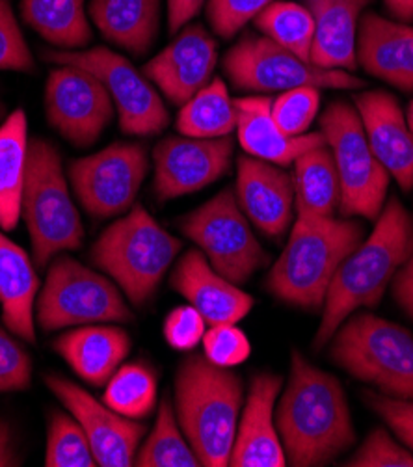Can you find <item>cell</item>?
<instances>
[{
	"label": "cell",
	"instance_id": "7dc6e473",
	"mask_svg": "<svg viewBox=\"0 0 413 467\" xmlns=\"http://www.w3.org/2000/svg\"><path fill=\"white\" fill-rule=\"evenodd\" d=\"M387 12L400 23L413 21V0H384Z\"/></svg>",
	"mask_w": 413,
	"mask_h": 467
},
{
	"label": "cell",
	"instance_id": "74e56055",
	"mask_svg": "<svg viewBox=\"0 0 413 467\" xmlns=\"http://www.w3.org/2000/svg\"><path fill=\"white\" fill-rule=\"evenodd\" d=\"M350 467H413V452L397 443L387 431L375 429L345 462Z\"/></svg>",
	"mask_w": 413,
	"mask_h": 467
},
{
	"label": "cell",
	"instance_id": "1f68e13d",
	"mask_svg": "<svg viewBox=\"0 0 413 467\" xmlns=\"http://www.w3.org/2000/svg\"><path fill=\"white\" fill-rule=\"evenodd\" d=\"M134 465L140 467H200L201 462L182 434L175 410L168 397L162 399L157 413V421L144 441L138 447Z\"/></svg>",
	"mask_w": 413,
	"mask_h": 467
},
{
	"label": "cell",
	"instance_id": "7a4b0ae2",
	"mask_svg": "<svg viewBox=\"0 0 413 467\" xmlns=\"http://www.w3.org/2000/svg\"><path fill=\"white\" fill-rule=\"evenodd\" d=\"M411 254L413 216L398 198H391L377 218L371 237L341 263L323 306L313 348L330 345L339 326L357 309L377 307Z\"/></svg>",
	"mask_w": 413,
	"mask_h": 467
},
{
	"label": "cell",
	"instance_id": "b9f144b4",
	"mask_svg": "<svg viewBox=\"0 0 413 467\" xmlns=\"http://www.w3.org/2000/svg\"><path fill=\"white\" fill-rule=\"evenodd\" d=\"M361 399L413 452V399H393L371 389L363 391Z\"/></svg>",
	"mask_w": 413,
	"mask_h": 467
},
{
	"label": "cell",
	"instance_id": "4316f807",
	"mask_svg": "<svg viewBox=\"0 0 413 467\" xmlns=\"http://www.w3.org/2000/svg\"><path fill=\"white\" fill-rule=\"evenodd\" d=\"M89 16L110 43L142 57L159 34L160 0H91Z\"/></svg>",
	"mask_w": 413,
	"mask_h": 467
},
{
	"label": "cell",
	"instance_id": "7bdbcfd3",
	"mask_svg": "<svg viewBox=\"0 0 413 467\" xmlns=\"http://www.w3.org/2000/svg\"><path fill=\"white\" fill-rule=\"evenodd\" d=\"M207 320L192 306H179L171 309L164 320V339L179 352L194 350L205 336Z\"/></svg>",
	"mask_w": 413,
	"mask_h": 467
},
{
	"label": "cell",
	"instance_id": "8992f818",
	"mask_svg": "<svg viewBox=\"0 0 413 467\" xmlns=\"http://www.w3.org/2000/svg\"><path fill=\"white\" fill-rule=\"evenodd\" d=\"M21 216L28 227L37 268L47 266L62 252L82 246L84 229L67 191L60 155L43 138L28 140Z\"/></svg>",
	"mask_w": 413,
	"mask_h": 467
},
{
	"label": "cell",
	"instance_id": "4fadbf2b",
	"mask_svg": "<svg viewBox=\"0 0 413 467\" xmlns=\"http://www.w3.org/2000/svg\"><path fill=\"white\" fill-rule=\"evenodd\" d=\"M150 171L148 151L140 144H112L103 151L71 161L67 175L82 207L96 218L129 211Z\"/></svg>",
	"mask_w": 413,
	"mask_h": 467
},
{
	"label": "cell",
	"instance_id": "cb8c5ba5",
	"mask_svg": "<svg viewBox=\"0 0 413 467\" xmlns=\"http://www.w3.org/2000/svg\"><path fill=\"white\" fill-rule=\"evenodd\" d=\"M373 0H305L315 21L311 64L323 69L354 71L361 12Z\"/></svg>",
	"mask_w": 413,
	"mask_h": 467
},
{
	"label": "cell",
	"instance_id": "60d3db41",
	"mask_svg": "<svg viewBox=\"0 0 413 467\" xmlns=\"http://www.w3.org/2000/svg\"><path fill=\"white\" fill-rule=\"evenodd\" d=\"M32 382L28 352L0 326V393L25 391Z\"/></svg>",
	"mask_w": 413,
	"mask_h": 467
},
{
	"label": "cell",
	"instance_id": "d590c367",
	"mask_svg": "<svg viewBox=\"0 0 413 467\" xmlns=\"http://www.w3.org/2000/svg\"><path fill=\"white\" fill-rule=\"evenodd\" d=\"M320 109V89L304 86L272 99V118L289 136L305 134Z\"/></svg>",
	"mask_w": 413,
	"mask_h": 467
},
{
	"label": "cell",
	"instance_id": "e575fe53",
	"mask_svg": "<svg viewBox=\"0 0 413 467\" xmlns=\"http://www.w3.org/2000/svg\"><path fill=\"white\" fill-rule=\"evenodd\" d=\"M47 467H96V456L88 436L71 413L53 411L45 451Z\"/></svg>",
	"mask_w": 413,
	"mask_h": 467
},
{
	"label": "cell",
	"instance_id": "bcb514c9",
	"mask_svg": "<svg viewBox=\"0 0 413 467\" xmlns=\"http://www.w3.org/2000/svg\"><path fill=\"white\" fill-rule=\"evenodd\" d=\"M19 465V458L14 445V434L8 423L0 421V467Z\"/></svg>",
	"mask_w": 413,
	"mask_h": 467
},
{
	"label": "cell",
	"instance_id": "e0dca14e",
	"mask_svg": "<svg viewBox=\"0 0 413 467\" xmlns=\"http://www.w3.org/2000/svg\"><path fill=\"white\" fill-rule=\"evenodd\" d=\"M216 62L218 49L212 36L201 25H191L179 30V36L142 67V73L170 103L182 107L211 82Z\"/></svg>",
	"mask_w": 413,
	"mask_h": 467
},
{
	"label": "cell",
	"instance_id": "f546056e",
	"mask_svg": "<svg viewBox=\"0 0 413 467\" xmlns=\"http://www.w3.org/2000/svg\"><path fill=\"white\" fill-rule=\"evenodd\" d=\"M21 10L25 23L57 47L80 49L94 37L84 0H23Z\"/></svg>",
	"mask_w": 413,
	"mask_h": 467
},
{
	"label": "cell",
	"instance_id": "ba28073f",
	"mask_svg": "<svg viewBox=\"0 0 413 467\" xmlns=\"http://www.w3.org/2000/svg\"><path fill=\"white\" fill-rule=\"evenodd\" d=\"M318 123L341 181V216L377 220L386 205L391 175L375 157L357 109L334 101Z\"/></svg>",
	"mask_w": 413,
	"mask_h": 467
},
{
	"label": "cell",
	"instance_id": "44dd1931",
	"mask_svg": "<svg viewBox=\"0 0 413 467\" xmlns=\"http://www.w3.org/2000/svg\"><path fill=\"white\" fill-rule=\"evenodd\" d=\"M237 202L261 233L278 239L293 222L294 181L278 164L241 157Z\"/></svg>",
	"mask_w": 413,
	"mask_h": 467
},
{
	"label": "cell",
	"instance_id": "8d00e7d4",
	"mask_svg": "<svg viewBox=\"0 0 413 467\" xmlns=\"http://www.w3.org/2000/svg\"><path fill=\"white\" fill-rule=\"evenodd\" d=\"M203 356L223 368L243 365L252 356V343L237 324L211 326L203 339Z\"/></svg>",
	"mask_w": 413,
	"mask_h": 467
},
{
	"label": "cell",
	"instance_id": "9c48e42d",
	"mask_svg": "<svg viewBox=\"0 0 413 467\" xmlns=\"http://www.w3.org/2000/svg\"><path fill=\"white\" fill-rule=\"evenodd\" d=\"M36 320L41 330L55 332L71 326L130 322L132 311L110 277L58 254L36 300Z\"/></svg>",
	"mask_w": 413,
	"mask_h": 467
},
{
	"label": "cell",
	"instance_id": "ac0fdd59",
	"mask_svg": "<svg viewBox=\"0 0 413 467\" xmlns=\"http://www.w3.org/2000/svg\"><path fill=\"white\" fill-rule=\"evenodd\" d=\"M284 379L264 370L253 377L244 411L239 419L235 445L229 465L233 467H285L287 456L275 427V400Z\"/></svg>",
	"mask_w": 413,
	"mask_h": 467
},
{
	"label": "cell",
	"instance_id": "603a6c76",
	"mask_svg": "<svg viewBox=\"0 0 413 467\" xmlns=\"http://www.w3.org/2000/svg\"><path fill=\"white\" fill-rule=\"evenodd\" d=\"M233 103L237 112L239 144L253 159L289 166L305 151L326 144L323 132H305L300 136L285 134L272 118L270 98L250 96L233 99Z\"/></svg>",
	"mask_w": 413,
	"mask_h": 467
},
{
	"label": "cell",
	"instance_id": "9a60e30c",
	"mask_svg": "<svg viewBox=\"0 0 413 467\" xmlns=\"http://www.w3.org/2000/svg\"><path fill=\"white\" fill-rule=\"evenodd\" d=\"M232 159V136H170L160 140L153 151L157 200L162 203L205 189L229 171Z\"/></svg>",
	"mask_w": 413,
	"mask_h": 467
},
{
	"label": "cell",
	"instance_id": "5bb4252c",
	"mask_svg": "<svg viewBox=\"0 0 413 467\" xmlns=\"http://www.w3.org/2000/svg\"><path fill=\"white\" fill-rule=\"evenodd\" d=\"M45 112L67 142L77 148H89L112 121L114 101L94 73L62 66L49 75Z\"/></svg>",
	"mask_w": 413,
	"mask_h": 467
},
{
	"label": "cell",
	"instance_id": "d6986e66",
	"mask_svg": "<svg viewBox=\"0 0 413 467\" xmlns=\"http://www.w3.org/2000/svg\"><path fill=\"white\" fill-rule=\"evenodd\" d=\"M354 103L375 157L404 192L413 191V130L397 98L373 89L357 93Z\"/></svg>",
	"mask_w": 413,
	"mask_h": 467
},
{
	"label": "cell",
	"instance_id": "836d02e7",
	"mask_svg": "<svg viewBox=\"0 0 413 467\" xmlns=\"http://www.w3.org/2000/svg\"><path fill=\"white\" fill-rule=\"evenodd\" d=\"M255 25L266 37L311 62L315 21L305 5L302 6L275 0L255 17Z\"/></svg>",
	"mask_w": 413,
	"mask_h": 467
},
{
	"label": "cell",
	"instance_id": "5b68a950",
	"mask_svg": "<svg viewBox=\"0 0 413 467\" xmlns=\"http://www.w3.org/2000/svg\"><path fill=\"white\" fill-rule=\"evenodd\" d=\"M182 244L142 207L108 225L91 248V261L123 291L132 306L150 302Z\"/></svg>",
	"mask_w": 413,
	"mask_h": 467
},
{
	"label": "cell",
	"instance_id": "8fae6325",
	"mask_svg": "<svg viewBox=\"0 0 413 467\" xmlns=\"http://www.w3.org/2000/svg\"><path fill=\"white\" fill-rule=\"evenodd\" d=\"M223 69L235 88L244 91H289L294 88L359 89L365 80L343 69H323L263 36H244L223 58Z\"/></svg>",
	"mask_w": 413,
	"mask_h": 467
},
{
	"label": "cell",
	"instance_id": "52a82bcc",
	"mask_svg": "<svg viewBox=\"0 0 413 467\" xmlns=\"http://www.w3.org/2000/svg\"><path fill=\"white\" fill-rule=\"evenodd\" d=\"M332 361L393 399H413V336L371 313H352L330 341Z\"/></svg>",
	"mask_w": 413,
	"mask_h": 467
},
{
	"label": "cell",
	"instance_id": "f1b7e54d",
	"mask_svg": "<svg viewBox=\"0 0 413 467\" xmlns=\"http://www.w3.org/2000/svg\"><path fill=\"white\" fill-rule=\"evenodd\" d=\"M28 123L23 110H15L0 125V227L12 231L21 218L26 177Z\"/></svg>",
	"mask_w": 413,
	"mask_h": 467
},
{
	"label": "cell",
	"instance_id": "83f0119b",
	"mask_svg": "<svg viewBox=\"0 0 413 467\" xmlns=\"http://www.w3.org/2000/svg\"><path fill=\"white\" fill-rule=\"evenodd\" d=\"M296 216H336L341 202V181L330 148L318 146L294 162Z\"/></svg>",
	"mask_w": 413,
	"mask_h": 467
},
{
	"label": "cell",
	"instance_id": "3957f363",
	"mask_svg": "<svg viewBox=\"0 0 413 467\" xmlns=\"http://www.w3.org/2000/svg\"><path fill=\"white\" fill-rule=\"evenodd\" d=\"M363 237L365 227L352 218L296 216L285 250L264 279L266 291L287 306L320 309L341 263Z\"/></svg>",
	"mask_w": 413,
	"mask_h": 467
},
{
	"label": "cell",
	"instance_id": "2e32d148",
	"mask_svg": "<svg viewBox=\"0 0 413 467\" xmlns=\"http://www.w3.org/2000/svg\"><path fill=\"white\" fill-rule=\"evenodd\" d=\"M45 384L84 429L98 465H134L138 447L146 434V427L140 421L116 413L86 389L58 375H49Z\"/></svg>",
	"mask_w": 413,
	"mask_h": 467
},
{
	"label": "cell",
	"instance_id": "d6a6232c",
	"mask_svg": "<svg viewBox=\"0 0 413 467\" xmlns=\"http://www.w3.org/2000/svg\"><path fill=\"white\" fill-rule=\"evenodd\" d=\"M157 377L142 361L119 367L107 382L103 402L116 413L129 419H146L157 406Z\"/></svg>",
	"mask_w": 413,
	"mask_h": 467
},
{
	"label": "cell",
	"instance_id": "7c38bea8",
	"mask_svg": "<svg viewBox=\"0 0 413 467\" xmlns=\"http://www.w3.org/2000/svg\"><path fill=\"white\" fill-rule=\"evenodd\" d=\"M43 57L60 66L94 73L108 89L119 114V127L130 136H155L170 121V112L153 84L134 66L107 47L89 51H47Z\"/></svg>",
	"mask_w": 413,
	"mask_h": 467
},
{
	"label": "cell",
	"instance_id": "6da1fadb",
	"mask_svg": "<svg viewBox=\"0 0 413 467\" xmlns=\"http://www.w3.org/2000/svg\"><path fill=\"white\" fill-rule=\"evenodd\" d=\"M275 427L296 467L328 465L356 441L346 393L330 372L293 350L289 384L275 408Z\"/></svg>",
	"mask_w": 413,
	"mask_h": 467
},
{
	"label": "cell",
	"instance_id": "484cf974",
	"mask_svg": "<svg viewBox=\"0 0 413 467\" xmlns=\"http://www.w3.org/2000/svg\"><path fill=\"white\" fill-rule=\"evenodd\" d=\"M39 279L28 254L0 233V304L6 328L26 343H36L34 306Z\"/></svg>",
	"mask_w": 413,
	"mask_h": 467
},
{
	"label": "cell",
	"instance_id": "ffe728a7",
	"mask_svg": "<svg viewBox=\"0 0 413 467\" xmlns=\"http://www.w3.org/2000/svg\"><path fill=\"white\" fill-rule=\"evenodd\" d=\"M170 285L211 326L239 324L255 306L253 296L216 272L201 250H189L177 261Z\"/></svg>",
	"mask_w": 413,
	"mask_h": 467
},
{
	"label": "cell",
	"instance_id": "681fc988",
	"mask_svg": "<svg viewBox=\"0 0 413 467\" xmlns=\"http://www.w3.org/2000/svg\"><path fill=\"white\" fill-rule=\"evenodd\" d=\"M0 112H3V107H0Z\"/></svg>",
	"mask_w": 413,
	"mask_h": 467
},
{
	"label": "cell",
	"instance_id": "277c9868",
	"mask_svg": "<svg viewBox=\"0 0 413 467\" xmlns=\"http://www.w3.org/2000/svg\"><path fill=\"white\" fill-rule=\"evenodd\" d=\"M243 397V379L232 368L211 363L203 354L181 361L175 372V413L201 465H229Z\"/></svg>",
	"mask_w": 413,
	"mask_h": 467
},
{
	"label": "cell",
	"instance_id": "4dcf8cb0",
	"mask_svg": "<svg viewBox=\"0 0 413 467\" xmlns=\"http://www.w3.org/2000/svg\"><path fill=\"white\" fill-rule=\"evenodd\" d=\"M237 127L235 103L229 98L222 78H212L192 99L181 107L175 129L182 136L192 138H222Z\"/></svg>",
	"mask_w": 413,
	"mask_h": 467
},
{
	"label": "cell",
	"instance_id": "c3c4849f",
	"mask_svg": "<svg viewBox=\"0 0 413 467\" xmlns=\"http://www.w3.org/2000/svg\"><path fill=\"white\" fill-rule=\"evenodd\" d=\"M406 121H408V125H409V129L413 130V101L409 103V107H408V114H406Z\"/></svg>",
	"mask_w": 413,
	"mask_h": 467
},
{
	"label": "cell",
	"instance_id": "7402d4cb",
	"mask_svg": "<svg viewBox=\"0 0 413 467\" xmlns=\"http://www.w3.org/2000/svg\"><path fill=\"white\" fill-rule=\"evenodd\" d=\"M356 58L367 73L402 91H413V26L365 14L357 26Z\"/></svg>",
	"mask_w": 413,
	"mask_h": 467
},
{
	"label": "cell",
	"instance_id": "ab89813d",
	"mask_svg": "<svg viewBox=\"0 0 413 467\" xmlns=\"http://www.w3.org/2000/svg\"><path fill=\"white\" fill-rule=\"evenodd\" d=\"M0 69L34 71V58L8 0H0Z\"/></svg>",
	"mask_w": 413,
	"mask_h": 467
},
{
	"label": "cell",
	"instance_id": "d4e9b609",
	"mask_svg": "<svg viewBox=\"0 0 413 467\" xmlns=\"http://www.w3.org/2000/svg\"><path fill=\"white\" fill-rule=\"evenodd\" d=\"M130 337L118 326L86 324L62 334L55 341V350L91 386H107L114 372L130 352Z\"/></svg>",
	"mask_w": 413,
	"mask_h": 467
},
{
	"label": "cell",
	"instance_id": "30bf717a",
	"mask_svg": "<svg viewBox=\"0 0 413 467\" xmlns=\"http://www.w3.org/2000/svg\"><path fill=\"white\" fill-rule=\"evenodd\" d=\"M179 227L205 254L212 268L237 285L246 284L268 263V254L255 239L232 189L182 216Z\"/></svg>",
	"mask_w": 413,
	"mask_h": 467
},
{
	"label": "cell",
	"instance_id": "f6af8a7d",
	"mask_svg": "<svg viewBox=\"0 0 413 467\" xmlns=\"http://www.w3.org/2000/svg\"><path fill=\"white\" fill-rule=\"evenodd\" d=\"M205 0H168V28L177 34L182 26L189 25L203 8Z\"/></svg>",
	"mask_w": 413,
	"mask_h": 467
},
{
	"label": "cell",
	"instance_id": "f35d334b",
	"mask_svg": "<svg viewBox=\"0 0 413 467\" xmlns=\"http://www.w3.org/2000/svg\"><path fill=\"white\" fill-rule=\"evenodd\" d=\"M275 0H209L207 17L222 37H233Z\"/></svg>",
	"mask_w": 413,
	"mask_h": 467
},
{
	"label": "cell",
	"instance_id": "ee69618b",
	"mask_svg": "<svg viewBox=\"0 0 413 467\" xmlns=\"http://www.w3.org/2000/svg\"><path fill=\"white\" fill-rule=\"evenodd\" d=\"M393 296L397 304L413 318V254L393 279Z\"/></svg>",
	"mask_w": 413,
	"mask_h": 467
}]
</instances>
